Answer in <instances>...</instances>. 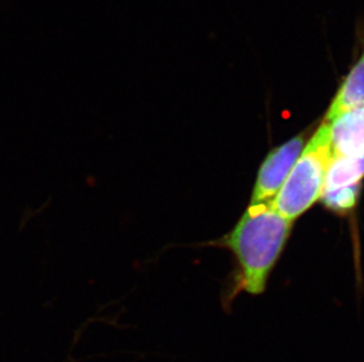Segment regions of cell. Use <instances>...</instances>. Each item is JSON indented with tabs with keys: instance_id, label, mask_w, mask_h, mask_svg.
Returning <instances> with one entry per match:
<instances>
[{
	"instance_id": "cell-1",
	"label": "cell",
	"mask_w": 364,
	"mask_h": 362,
	"mask_svg": "<svg viewBox=\"0 0 364 362\" xmlns=\"http://www.w3.org/2000/svg\"><path fill=\"white\" fill-rule=\"evenodd\" d=\"M291 224L274 209L272 202L249 206L224 240L241 268L240 290L251 295L264 293L269 274L291 232Z\"/></svg>"
},
{
	"instance_id": "cell-2",
	"label": "cell",
	"mask_w": 364,
	"mask_h": 362,
	"mask_svg": "<svg viewBox=\"0 0 364 362\" xmlns=\"http://www.w3.org/2000/svg\"><path fill=\"white\" fill-rule=\"evenodd\" d=\"M331 157L329 125L323 123L303 148L282 188L272 202L281 216L292 222L321 198Z\"/></svg>"
},
{
	"instance_id": "cell-3",
	"label": "cell",
	"mask_w": 364,
	"mask_h": 362,
	"mask_svg": "<svg viewBox=\"0 0 364 362\" xmlns=\"http://www.w3.org/2000/svg\"><path fill=\"white\" fill-rule=\"evenodd\" d=\"M306 146V136L299 134L272 150L258 172L251 204L272 202L288 178Z\"/></svg>"
},
{
	"instance_id": "cell-4",
	"label": "cell",
	"mask_w": 364,
	"mask_h": 362,
	"mask_svg": "<svg viewBox=\"0 0 364 362\" xmlns=\"http://www.w3.org/2000/svg\"><path fill=\"white\" fill-rule=\"evenodd\" d=\"M356 35L358 55L337 89L324 123L333 121L347 111L364 106V23L358 24Z\"/></svg>"
},
{
	"instance_id": "cell-5",
	"label": "cell",
	"mask_w": 364,
	"mask_h": 362,
	"mask_svg": "<svg viewBox=\"0 0 364 362\" xmlns=\"http://www.w3.org/2000/svg\"><path fill=\"white\" fill-rule=\"evenodd\" d=\"M326 124L333 157L364 155V106L342 113Z\"/></svg>"
},
{
	"instance_id": "cell-6",
	"label": "cell",
	"mask_w": 364,
	"mask_h": 362,
	"mask_svg": "<svg viewBox=\"0 0 364 362\" xmlns=\"http://www.w3.org/2000/svg\"><path fill=\"white\" fill-rule=\"evenodd\" d=\"M364 178V155L331 157L324 179L323 192L361 185Z\"/></svg>"
},
{
	"instance_id": "cell-7",
	"label": "cell",
	"mask_w": 364,
	"mask_h": 362,
	"mask_svg": "<svg viewBox=\"0 0 364 362\" xmlns=\"http://www.w3.org/2000/svg\"><path fill=\"white\" fill-rule=\"evenodd\" d=\"M361 185L340 188L335 191L324 192L321 195L322 202L328 209L336 213H346L354 209L358 204Z\"/></svg>"
}]
</instances>
